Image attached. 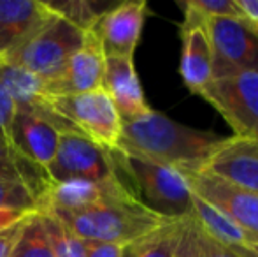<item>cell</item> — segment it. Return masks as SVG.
<instances>
[{"label": "cell", "mask_w": 258, "mask_h": 257, "mask_svg": "<svg viewBox=\"0 0 258 257\" xmlns=\"http://www.w3.org/2000/svg\"><path fill=\"white\" fill-rule=\"evenodd\" d=\"M60 134L48 122L16 110L11 124V146L35 164L48 168L56 155Z\"/></svg>", "instance_id": "17"}, {"label": "cell", "mask_w": 258, "mask_h": 257, "mask_svg": "<svg viewBox=\"0 0 258 257\" xmlns=\"http://www.w3.org/2000/svg\"><path fill=\"white\" fill-rule=\"evenodd\" d=\"M61 219L81 240L130 245L141 236L165 224L160 217L143 206L132 192L112 197L79 213H53Z\"/></svg>", "instance_id": "2"}, {"label": "cell", "mask_w": 258, "mask_h": 257, "mask_svg": "<svg viewBox=\"0 0 258 257\" xmlns=\"http://www.w3.org/2000/svg\"><path fill=\"white\" fill-rule=\"evenodd\" d=\"M102 90L112 100L121 122L150 113L132 57H105Z\"/></svg>", "instance_id": "16"}, {"label": "cell", "mask_w": 258, "mask_h": 257, "mask_svg": "<svg viewBox=\"0 0 258 257\" xmlns=\"http://www.w3.org/2000/svg\"><path fill=\"white\" fill-rule=\"evenodd\" d=\"M184 21L181 25V39H183V52H181V78L184 86L194 95H201L202 90L213 79V48L207 30V18L199 11L183 4Z\"/></svg>", "instance_id": "11"}, {"label": "cell", "mask_w": 258, "mask_h": 257, "mask_svg": "<svg viewBox=\"0 0 258 257\" xmlns=\"http://www.w3.org/2000/svg\"><path fill=\"white\" fill-rule=\"evenodd\" d=\"M177 257H239L230 248L223 247L209 236L201 226L188 215L184 219V229L181 243L177 248Z\"/></svg>", "instance_id": "21"}, {"label": "cell", "mask_w": 258, "mask_h": 257, "mask_svg": "<svg viewBox=\"0 0 258 257\" xmlns=\"http://www.w3.org/2000/svg\"><path fill=\"white\" fill-rule=\"evenodd\" d=\"M46 171L53 183L104 182L119 175L114 153L78 132L60 134L56 155Z\"/></svg>", "instance_id": "5"}, {"label": "cell", "mask_w": 258, "mask_h": 257, "mask_svg": "<svg viewBox=\"0 0 258 257\" xmlns=\"http://www.w3.org/2000/svg\"><path fill=\"white\" fill-rule=\"evenodd\" d=\"M105 55L93 32H86L83 46L69 59L63 71L51 81H44L49 97H69L102 88Z\"/></svg>", "instance_id": "12"}, {"label": "cell", "mask_w": 258, "mask_h": 257, "mask_svg": "<svg viewBox=\"0 0 258 257\" xmlns=\"http://www.w3.org/2000/svg\"><path fill=\"white\" fill-rule=\"evenodd\" d=\"M53 16L41 0H0V64L25 46Z\"/></svg>", "instance_id": "13"}, {"label": "cell", "mask_w": 258, "mask_h": 257, "mask_svg": "<svg viewBox=\"0 0 258 257\" xmlns=\"http://www.w3.org/2000/svg\"><path fill=\"white\" fill-rule=\"evenodd\" d=\"M213 48V79L258 74V32L246 20L207 18Z\"/></svg>", "instance_id": "7"}, {"label": "cell", "mask_w": 258, "mask_h": 257, "mask_svg": "<svg viewBox=\"0 0 258 257\" xmlns=\"http://www.w3.org/2000/svg\"><path fill=\"white\" fill-rule=\"evenodd\" d=\"M27 219H28V215L25 217V219L18 220V222H14L13 226L0 231V257H11L14 243H16V240H18V236H20Z\"/></svg>", "instance_id": "29"}, {"label": "cell", "mask_w": 258, "mask_h": 257, "mask_svg": "<svg viewBox=\"0 0 258 257\" xmlns=\"http://www.w3.org/2000/svg\"><path fill=\"white\" fill-rule=\"evenodd\" d=\"M191 192L258 236V194L241 189L207 171H181Z\"/></svg>", "instance_id": "9"}, {"label": "cell", "mask_w": 258, "mask_h": 257, "mask_svg": "<svg viewBox=\"0 0 258 257\" xmlns=\"http://www.w3.org/2000/svg\"><path fill=\"white\" fill-rule=\"evenodd\" d=\"M51 99L54 110L67 118L83 136L105 150L116 151L121 137V118L102 88L79 95Z\"/></svg>", "instance_id": "8"}, {"label": "cell", "mask_w": 258, "mask_h": 257, "mask_svg": "<svg viewBox=\"0 0 258 257\" xmlns=\"http://www.w3.org/2000/svg\"><path fill=\"white\" fill-rule=\"evenodd\" d=\"M51 241L54 257H86L85 241L61 219L49 212H39Z\"/></svg>", "instance_id": "23"}, {"label": "cell", "mask_w": 258, "mask_h": 257, "mask_svg": "<svg viewBox=\"0 0 258 257\" xmlns=\"http://www.w3.org/2000/svg\"><path fill=\"white\" fill-rule=\"evenodd\" d=\"M112 153L118 169L132 182L130 192L141 204L165 219H183L190 215L194 192L179 169L139 155Z\"/></svg>", "instance_id": "3"}, {"label": "cell", "mask_w": 258, "mask_h": 257, "mask_svg": "<svg viewBox=\"0 0 258 257\" xmlns=\"http://www.w3.org/2000/svg\"><path fill=\"white\" fill-rule=\"evenodd\" d=\"M34 212H21V210H4L0 208V231L6 229V227L13 226L14 222L25 219L27 215H30Z\"/></svg>", "instance_id": "31"}, {"label": "cell", "mask_w": 258, "mask_h": 257, "mask_svg": "<svg viewBox=\"0 0 258 257\" xmlns=\"http://www.w3.org/2000/svg\"><path fill=\"white\" fill-rule=\"evenodd\" d=\"M0 208L21 210V212H37L39 204L34 194L25 185L11 180L0 178Z\"/></svg>", "instance_id": "25"}, {"label": "cell", "mask_w": 258, "mask_h": 257, "mask_svg": "<svg viewBox=\"0 0 258 257\" xmlns=\"http://www.w3.org/2000/svg\"><path fill=\"white\" fill-rule=\"evenodd\" d=\"M86 248V257H123L125 247L116 243H105V241L83 240Z\"/></svg>", "instance_id": "28"}, {"label": "cell", "mask_w": 258, "mask_h": 257, "mask_svg": "<svg viewBox=\"0 0 258 257\" xmlns=\"http://www.w3.org/2000/svg\"><path fill=\"white\" fill-rule=\"evenodd\" d=\"M190 215L194 220L209 234L213 240L221 243L227 248H244L258 245V236L249 233L248 229L235 224L230 217L221 213L214 206L207 204L201 197L194 194L191 199V212Z\"/></svg>", "instance_id": "18"}, {"label": "cell", "mask_w": 258, "mask_h": 257, "mask_svg": "<svg viewBox=\"0 0 258 257\" xmlns=\"http://www.w3.org/2000/svg\"><path fill=\"white\" fill-rule=\"evenodd\" d=\"M11 257H54L51 241L39 212H34L25 220Z\"/></svg>", "instance_id": "22"}, {"label": "cell", "mask_w": 258, "mask_h": 257, "mask_svg": "<svg viewBox=\"0 0 258 257\" xmlns=\"http://www.w3.org/2000/svg\"><path fill=\"white\" fill-rule=\"evenodd\" d=\"M86 32L53 13L44 27L2 64H13L30 71L44 81H51L85 42Z\"/></svg>", "instance_id": "4"}, {"label": "cell", "mask_w": 258, "mask_h": 257, "mask_svg": "<svg viewBox=\"0 0 258 257\" xmlns=\"http://www.w3.org/2000/svg\"><path fill=\"white\" fill-rule=\"evenodd\" d=\"M126 192H130V187L125 185L119 175L104 182L53 183L51 189L39 202L37 212L79 213Z\"/></svg>", "instance_id": "14"}, {"label": "cell", "mask_w": 258, "mask_h": 257, "mask_svg": "<svg viewBox=\"0 0 258 257\" xmlns=\"http://www.w3.org/2000/svg\"><path fill=\"white\" fill-rule=\"evenodd\" d=\"M234 254L239 257H258V245L255 247H244V248H230Z\"/></svg>", "instance_id": "32"}, {"label": "cell", "mask_w": 258, "mask_h": 257, "mask_svg": "<svg viewBox=\"0 0 258 257\" xmlns=\"http://www.w3.org/2000/svg\"><path fill=\"white\" fill-rule=\"evenodd\" d=\"M184 219L167 220L155 231L141 236L125 247L123 257H177L184 229Z\"/></svg>", "instance_id": "20"}, {"label": "cell", "mask_w": 258, "mask_h": 257, "mask_svg": "<svg viewBox=\"0 0 258 257\" xmlns=\"http://www.w3.org/2000/svg\"><path fill=\"white\" fill-rule=\"evenodd\" d=\"M16 106L14 100L11 99L9 92L6 90L0 78V141L11 146V124H13Z\"/></svg>", "instance_id": "27"}, {"label": "cell", "mask_w": 258, "mask_h": 257, "mask_svg": "<svg viewBox=\"0 0 258 257\" xmlns=\"http://www.w3.org/2000/svg\"><path fill=\"white\" fill-rule=\"evenodd\" d=\"M202 171L258 194V141L239 136L227 137Z\"/></svg>", "instance_id": "15"}, {"label": "cell", "mask_w": 258, "mask_h": 257, "mask_svg": "<svg viewBox=\"0 0 258 257\" xmlns=\"http://www.w3.org/2000/svg\"><path fill=\"white\" fill-rule=\"evenodd\" d=\"M54 14L67 20L83 32H90L99 18L109 7H102L95 0H65V2H44Z\"/></svg>", "instance_id": "24"}, {"label": "cell", "mask_w": 258, "mask_h": 257, "mask_svg": "<svg viewBox=\"0 0 258 257\" xmlns=\"http://www.w3.org/2000/svg\"><path fill=\"white\" fill-rule=\"evenodd\" d=\"M199 97L227 120L234 136L258 141V74L211 79Z\"/></svg>", "instance_id": "6"}, {"label": "cell", "mask_w": 258, "mask_h": 257, "mask_svg": "<svg viewBox=\"0 0 258 257\" xmlns=\"http://www.w3.org/2000/svg\"><path fill=\"white\" fill-rule=\"evenodd\" d=\"M146 16V0H126L109 7L90 32L99 39L105 57L134 59Z\"/></svg>", "instance_id": "10"}, {"label": "cell", "mask_w": 258, "mask_h": 257, "mask_svg": "<svg viewBox=\"0 0 258 257\" xmlns=\"http://www.w3.org/2000/svg\"><path fill=\"white\" fill-rule=\"evenodd\" d=\"M188 6L206 18H232L244 20L237 0H188Z\"/></svg>", "instance_id": "26"}, {"label": "cell", "mask_w": 258, "mask_h": 257, "mask_svg": "<svg viewBox=\"0 0 258 257\" xmlns=\"http://www.w3.org/2000/svg\"><path fill=\"white\" fill-rule=\"evenodd\" d=\"M244 20L258 32V0H237Z\"/></svg>", "instance_id": "30"}, {"label": "cell", "mask_w": 258, "mask_h": 257, "mask_svg": "<svg viewBox=\"0 0 258 257\" xmlns=\"http://www.w3.org/2000/svg\"><path fill=\"white\" fill-rule=\"evenodd\" d=\"M225 141L227 136L177 124L151 110L136 120L121 122L116 151L139 155L179 171H202Z\"/></svg>", "instance_id": "1"}, {"label": "cell", "mask_w": 258, "mask_h": 257, "mask_svg": "<svg viewBox=\"0 0 258 257\" xmlns=\"http://www.w3.org/2000/svg\"><path fill=\"white\" fill-rule=\"evenodd\" d=\"M0 178L25 185L37 199V204L53 185L46 168L32 162L30 159L2 141H0Z\"/></svg>", "instance_id": "19"}]
</instances>
